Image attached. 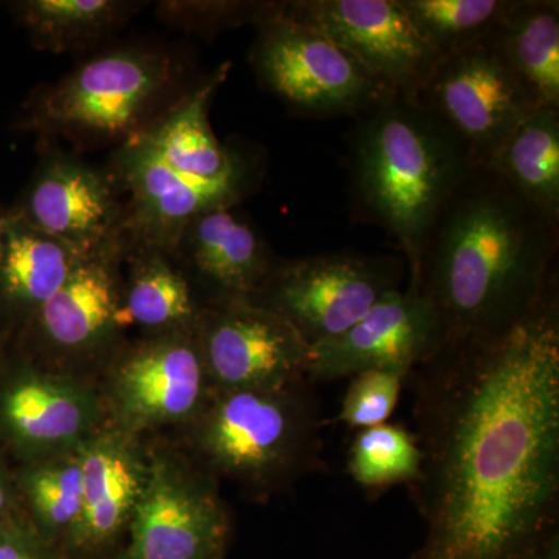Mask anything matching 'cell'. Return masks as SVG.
<instances>
[{
  "label": "cell",
  "mask_w": 559,
  "mask_h": 559,
  "mask_svg": "<svg viewBox=\"0 0 559 559\" xmlns=\"http://www.w3.org/2000/svg\"><path fill=\"white\" fill-rule=\"evenodd\" d=\"M123 253L86 257L20 329L17 352L40 366L97 380L121 342Z\"/></svg>",
  "instance_id": "11"
},
{
  "label": "cell",
  "mask_w": 559,
  "mask_h": 559,
  "mask_svg": "<svg viewBox=\"0 0 559 559\" xmlns=\"http://www.w3.org/2000/svg\"><path fill=\"white\" fill-rule=\"evenodd\" d=\"M110 175L127 193L124 250L148 248L170 253L180 231L194 216L235 209L260 186L266 157L255 154L237 171L218 179H198L173 170L138 138L121 143Z\"/></svg>",
  "instance_id": "13"
},
{
  "label": "cell",
  "mask_w": 559,
  "mask_h": 559,
  "mask_svg": "<svg viewBox=\"0 0 559 559\" xmlns=\"http://www.w3.org/2000/svg\"><path fill=\"white\" fill-rule=\"evenodd\" d=\"M421 451L412 559H530L558 532L559 290L506 336L412 371Z\"/></svg>",
  "instance_id": "1"
},
{
  "label": "cell",
  "mask_w": 559,
  "mask_h": 559,
  "mask_svg": "<svg viewBox=\"0 0 559 559\" xmlns=\"http://www.w3.org/2000/svg\"><path fill=\"white\" fill-rule=\"evenodd\" d=\"M498 32L441 57L417 97L481 167H488L514 131L540 108L510 68Z\"/></svg>",
  "instance_id": "10"
},
{
  "label": "cell",
  "mask_w": 559,
  "mask_h": 559,
  "mask_svg": "<svg viewBox=\"0 0 559 559\" xmlns=\"http://www.w3.org/2000/svg\"><path fill=\"white\" fill-rule=\"evenodd\" d=\"M558 249L559 219L476 165L437 213L407 289L432 311L439 348L487 344L527 319L558 283Z\"/></svg>",
  "instance_id": "2"
},
{
  "label": "cell",
  "mask_w": 559,
  "mask_h": 559,
  "mask_svg": "<svg viewBox=\"0 0 559 559\" xmlns=\"http://www.w3.org/2000/svg\"><path fill=\"white\" fill-rule=\"evenodd\" d=\"M271 2L250 0H167L157 7L162 21L180 31L215 35L231 28L257 25Z\"/></svg>",
  "instance_id": "29"
},
{
  "label": "cell",
  "mask_w": 559,
  "mask_h": 559,
  "mask_svg": "<svg viewBox=\"0 0 559 559\" xmlns=\"http://www.w3.org/2000/svg\"><path fill=\"white\" fill-rule=\"evenodd\" d=\"M58 547L51 546L24 516L0 528V559H64Z\"/></svg>",
  "instance_id": "31"
},
{
  "label": "cell",
  "mask_w": 559,
  "mask_h": 559,
  "mask_svg": "<svg viewBox=\"0 0 559 559\" xmlns=\"http://www.w3.org/2000/svg\"><path fill=\"white\" fill-rule=\"evenodd\" d=\"M142 5L131 0H25L16 11L40 50L62 53L106 38Z\"/></svg>",
  "instance_id": "26"
},
{
  "label": "cell",
  "mask_w": 559,
  "mask_h": 559,
  "mask_svg": "<svg viewBox=\"0 0 559 559\" xmlns=\"http://www.w3.org/2000/svg\"><path fill=\"white\" fill-rule=\"evenodd\" d=\"M401 278L403 261L389 255L337 252L278 259L250 301L285 319L312 347L355 325L401 289Z\"/></svg>",
  "instance_id": "9"
},
{
  "label": "cell",
  "mask_w": 559,
  "mask_h": 559,
  "mask_svg": "<svg viewBox=\"0 0 559 559\" xmlns=\"http://www.w3.org/2000/svg\"><path fill=\"white\" fill-rule=\"evenodd\" d=\"M130 266L123 280L124 323L143 336L198 333L205 304L170 253L131 248L123 252Z\"/></svg>",
  "instance_id": "22"
},
{
  "label": "cell",
  "mask_w": 559,
  "mask_h": 559,
  "mask_svg": "<svg viewBox=\"0 0 559 559\" xmlns=\"http://www.w3.org/2000/svg\"><path fill=\"white\" fill-rule=\"evenodd\" d=\"M7 213H0V245H2L3 227H5Z\"/></svg>",
  "instance_id": "35"
},
{
  "label": "cell",
  "mask_w": 559,
  "mask_h": 559,
  "mask_svg": "<svg viewBox=\"0 0 559 559\" xmlns=\"http://www.w3.org/2000/svg\"><path fill=\"white\" fill-rule=\"evenodd\" d=\"M81 257L14 212H7L0 245V319L24 326L68 282Z\"/></svg>",
  "instance_id": "21"
},
{
  "label": "cell",
  "mask_w": 559,
  "mask_h": 559,
  "mask_svg": "<svg viewBox=\"0 0 559 559\" xmlns=\"http://www.w3.org/2000/svg\"><path fill=\"white\" fill-rule=\"evenodd\" d=\"M530 559H559V530L550 535Z\"/></svg>",
  "instance_id": "33"
},
{
  "label": "cell",
  "mask_w": 559,
  "mask_h": 559,
  "mask_svg": "<svg viewBox=\"0 0 559 559\" xmlns=\"http://www.w3.org/2000/svg\"><path fill=\"white\" fill-rule=\"evenodd\" d=\"M294 13L348 51L393 94L417 100L440 60L401 0H293Z\"/></svg>",
  "instance_id": "16"
},
{
  "label": "cell",
  "mask_w": 559,
  "mask_h": 559,
  "mask_svg": "<svg viewBox=\"0 0 559 559\" xmlns=\"http://www.w3.org/2000/svg\"><path fill=\"white\" fill-rule=\"evenodd\" d=\"M476 167L457 135L418 100L392 95L348 135L353 212L396 240L414 266L437 213Z\"/></svg>",
  "instance_id": "3"
},
{
  "label": "cell",
  "mask_w": 559,
  "mask_h": 559,
  "mask_svg": "<svg viewBox=\"0 0 559 559\" xmlns=\"http://www.w3.org/2000/svg\"><path fill=\"white\" fill-rule=\"evenodd\" d=\"M145 440V485L110 559H224L231 527L219 481L175 443Z\"/></svg>",
  "instance_id": "7"
},
{
  "label": "cell",
  "mask_w": 559,
  "mask_h": 559,
  "mask_svg": "<svg viewBox=\"0 0 559 559\" xmlns=\"http://www.w3.org/2000/svg\"><path fill=\"white\" fill-rule=\"evenodd\" d=\"M182 66L167 51L124 47L80 64L40 94L32 119L76 139L130 140L170 106Z\"/></svg>",
  "instance_id": "5"
},
{
  "label": "cell",
  "mask_w": 559,
  "mask_h": 559,
  "mask_svg": "<svg viewBox=\"0 0 559 559\" xmlns=\"http://www.w3.org/2000/svg\"><path fill=\"white\" fill-rule=\"evenodd\" d=\"M488 167L536 207L559 219V108L536 109Z\"/></svg>",
  "instance_id": "25"
},
{
  "label": "cell",
  "mask_w": 559,
  "mask_h": 559,
  "mask_svg": "<svg viewBox=\"0 0 559 559\" xmlns=\"http://www.w3.org/2000/svg\"><path fill=\"white\" fill-rule=\"evenodd\" d=\"M255 28L249 57L253 72L300 116L358 119L396 95L286 2H271Z\"/></svg>",
  "instance_id": "6"
},
{
  "label": "cell",
  "mask_w": 559,
  "mask_h": 559,
  "mask_svg": "<svg viewBox=\"0 0 559 559\" xmlns=\"http://www.w3.org/2000/svg\"><path fill=\"white\" fill-rule=\"evenodd\" d=\"M230 69V62L221 64L135 138L157 159L191 178L218 179L248 164L260 151L224 145L209 123L210 103Z\"/></svg>",
  "instance_id": "20"
},
{
  "label": "cell",
  "mask_w": 559,
  "mask_h": 559,
  "mask_svg": "<svg viewBox=\"0 0 559 559\" xmlns=\"http://www.w3.org/2000/svg\"><path fill=\"white\" fill-rule=\"evenodd\" d=\"M83 502L62 546L70 559L102 557L127 536L146 479V440L106 425L80 448Z\"/></svg>",
  "instance_id": "18"
},
{
  "label": "cell",
  "mask_w": 559,
  "mask_h": 559,
  "mask_svg": "<svg viewBox=\"0 0 559 559\" xmlns=\"http://www.w3.org/2000/svg\"><path fill=\"white\" fill-rule=\"evenodd\" d=\"M197 336L215 392L308 381L310 345L289 322L252 301L205 308Z\"/></svg>",
  "instance_id": "14"
},
{
  "label": "cell",
  "mask_w": 559,
  "mask_h": 559,
  "mask_svg": "<svg viewBox=\"0 0 559 559\" xmlns=\"http://www.w3.org/2000/svg\"><path fill=\"white\" fill-rule=\"evenodd\" d=\"M498 36L510 68L539 105L559 108L557 0H518Z\"/></svg>",
  "instance_id": "24"
},
{
  "label": "cell",
  "mask_w": 559,
  "mask_h": 559,
  "mask_svg": "<svg viewBox=\"0 0 559 559\" xmlns=\"http://www.w3.org/2000/svg\"><path fill=\"white\" fill-rule=\"evenodd\" d=\"M110 171L51 154L11 212L81 257L124 249L127 202Z\"/></svg>",
  "instance_id": "15"
},
{
  "label": "cell",
  "mask_w": 559,
  "mask_h": 559,
  "mask_svg": "<svg viewBox=\"0 0 559 559\" xmlns=\"http://www.w3.org/2000/svg\"><path fill=\"white\" fill-rule=\"evenodd\" d=\"M170 255L205 307L252 300L278 260L260 231L234 209L194 216Z\"/></svg>",
  "instance_id": "19"
},
{
  "label": "cell",
  "mask_w": 559,
  "mask_h": 559,
  "mask_svg": "<svg viewBox=\"0 0 559 559\" xmlns=\"http://www.w3.org/2000/svg\"><path fill=\"white\" fill-rule=\"evenodd\" d=\"M11 333L0 325V356L7 352V345H9Z\"/></svg>",
  "instance_id": "34"
},
{
  "label": "cell",
  "mask_w": 559,
  "mask_h": 559,
  "mask_svg": "<svg viewBox=\"0 0 559 559\" xmlns=\"http://www.w3.org/2000/svg\"><path fill=\"white\" fill-rule=\"evenodd\" d=\"M307 382L215 392L175 444L213 479L270 499L322 465V423Z\"/></svg>",
  "instance_id": "4"
},
{
  "label": "cell",
  "mask_w": 559,
  "mask_h": 559,
  "mask_svg": "<svg viewBox=\"0 0 559 559\" xmlns=\"http://www.w3.org/2000/svg\"><path fill=\"white\" fill-rule=\"evenodd\" d=\"M401 371L374 369L352 377L337 421L359 430L388 423L407 381Z\"/></svg>",
  "instance_id": "30"
},
{
  "label": "cell",
  "mask_w": 559,
  "mask_h": 559,
  "mask_svg": "<svg viewBox=\"0 0 559 559\" xmlns=\"http://www.w3.org/2000/svg\"><path fill=\"white\" fill-rule=\"evenodd\" d=\"M108 425L97 382L0 356V448L13 465L79 451Z\"/></svg>",
  "instance_id": "12"
},
{
  "label": "cell",
  "mask_w": 559,
  "mask_h": 559,
  "mask_svg": "<svg viewBox=\"0 0 559 559\" xmlns=\"http://www.w3.org/2000/svg\"><path fill=\"white\" fill-rule=\"evenodd\" d=\"M95 382L109 425L139 439L186 428L215 393L197 333L123 342Z\"/></svg>",
  "instance_id": "8"
},
{
  "label": "cell",
  "mask_w": 559,
  "mask_h": 559,
  "mask_svg": "<svg viewBox=\"0 0 559 559\" xmlns=\"http://www.w3.org/2000/svg\"><path fill=\"white\" fill-rule=\"evenodd\" d=\"M24 516L17 498L14 465L0 448V528Z\"/></svg>",
  "instance_id": "32"
},
{
  "label": "cell",
  "mask_w": 559,
  "mask_h": 559,
  "mask_svg": "<svg viewBox=\"0 0 559 559\" xmlns=\"http://www.w3.org/2000/svg\"><path fill=\"white\" fill-rule=\"evenodd\" d=\"M439 345V329L426 301L411 289H399L340 336L312 345L307 380L336 381L374 369L409 377Z\"/></svg>",
  "instance_id": "17"
},
{
  "label": "cell",
  "mask_w": 559,
  "mask_h": 559,
  "mask_svg": "<svg viewBox=\"0 0 559 559\" xmlns=\"http://www.w3.org/2000/svg\"><path fill=\"white\" fill-rule=\"evenodd\" d=\"M518 0H401L417 31L439 57L495 35Z\"/></svg>",
  "instance_id": "27"
},
{
  "label": "cell",
  "mask_w": 559,
  "mask_h": 559,
  "mask_svg": "<svg viewBox=\"0 0 559 559\" xmlns=\"http://www.w3.org/2000/svg\"><path fill=\"white\" fill-rule=\"evenodd\" d=\"M14 480L25 520L62 551L83 502L80 450L14 465Z\"/></svg>",
  "instance_id": "23"
},
{
  "label": "cell",
  "mask_w": 559,
  "mask_h": 559,
  "mask_svg": "<svg viewBox=\"0 0 559 559\" xmlns=\"http://www.w3.org/2000/svg\"><path fill=\"white\" fill-rule=\"evenodd\" d=\"M421 451L417 437L400 425L359 429L348 450L347 469L356 484L382 491L417 479Z\"/></svg>",
  "instance_id": "28"
}]
</instances>
